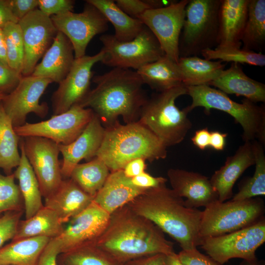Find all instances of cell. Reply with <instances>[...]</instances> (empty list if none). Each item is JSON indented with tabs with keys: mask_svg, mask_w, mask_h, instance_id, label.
I'll list each match as a JSON object with an SVG mask.
<instances>
[{
	"mask_svg": "<svg viewBox=\"0 0 265 265\" xmlns=\"http://www.w3.org/2000/svg\"><path fill=\"white\" fill-rule=\"evenodd\" d=\"M94 245L120 265L157 254L174 252L164 233L127 204L110 215L108 224Z\"/></svg>",
	"mask_w": 265,
	"mask_h": 265,
	"instance_id": "cell-1",
	"label": "cell"
},
{
	"mask_svg": "<svg viewBox=\"0 0 265 265\" xmlns=\"http://www.w3.org/2000/svg\"><path fill=\"white\" fill-rule=\"evenodd\" d=\"M92 80L96 87L79 105L92 109L105 128L118 122L120 116L125 124L138 120L148 98L136 71L113 68Z\"/></svg>",
	"mask_w": 265,
	"mask_h": 265,
	"instance_id": "cell-2",
	"label": "cell"
},
{
	"mask_svg": "<svg viewBox=\"0 0 265 265\" xmlns=\"http://www.w3.org/2000/svg\"><path fill=\"white\" fill-rule=\"evenodd\" d=\"M127 205L171 237L182 250L200 246L202 211L187 207L183 198L166 184L147 189Z\"/></svg>",
	"mask_w": 265,
	"mask_h": 265,
	"instance_id": "cell-3",
	"label": "cell"
},
{
	"mask_svg": "<svg viewBox=\"0 0 265 265\" xmlns=\"http://www.w3.org/2000/svg\"><path fill=\"white\" fill-rule=\"evenodd\" d=\"M166 147L157 136L138 121L105 128L96 157L111 172L122 170L130 160L141 158L153 162L167 156Z\"/></svg>",
	"mask_w": 265,
	"mask_h": 265,
	"instance_id": "cell-4",
	"label": "cell"
},
{
	"mask_svg": "<svg viewBox=\"0 0 265 265\" xmlns=\"http://www.w3.org/2000/svg\"><path fill=\"white\" fill-rule=\"evenodd\" d=\"M186 94V87L182 84L154 94L141 108L138 121L166 147L181 143L192 126L186 108L181 110L175 104L178 98Z\"/></svg>",
	"mask_w": 265,
	"mask_h": 265,
	"instance_id": "cell-5",
	"label": "cell"
},
{
	"mask_svg": "<svg viewBox=\"0 0 265 265\" xmlns=\"http://www.w3.org/2000/svg\"><path fill=\"white\" fill-rule=\"evenodd\" d=\"M187 94L192 99L186 107L189 112L197 107L204 108L208 114L212 109L226 112L232 116L242 129L244 142L257 140L265 143V108L244 98L241 103L231 100L226 94L208 85L186 86Z\"/></svg>",
	"mask_w": 265,
	"mask_h": 265,
	"instance_id": "cell-6",
	"label": "cell"
},
{
	"mask_svg": "<svg viewBox=\"0 0 265 265\" xmlns=\"http://www.w3.org/2000/svg\"><path fill=\"white\" fill-rule=\"evenodd\" d=\"M221 0H189L179 40L180 57L197 56L217 46Z\"/></svg>",
	"mask_w": 265,
	"mask_h": 265,
	"instance_id": "cell-7",
	"label": "cell"
},
{
	"mask_svg": "<svg viewBox=\"0 0 265 265\" xmlns=\"http://www.w3.org/2000/svg\"><path fill=\"white\" fill-rule=\"evenodd\" d=\"M265 206L260 198L243 200H218L202 211L201 239L228 234L251 225L263 217Z\"/></svg>",
	"mask_w": 265,
	"mask_h": 265,
	"instance_id": "cell-8",
	"label": "cell"
},
{
	"mask_svg": "<svg viewBox=\"0 0 265 265\" xmlns=\"http://www.w3.org/2000/svg\"><path fill=\"white\" fill-rule=\"evenodd\" d=\"M100 39L104 52L101 62L113 68H132L136 71L165 55L158 40L145 26L129 41H119L110 34H104Z\"/></svg>",
	"mask_w": 265,
	"mask_h": 265,
	"instance_id": "cell-9",
	"label": "cell"
},
{
	"mask_svg": "<svg viewBox=\"0 0 265 265\" xmlns=\"http://www.w3.org/2000/svg\"><path fill=\"white\" fill-rule=\"evenodd\" d=\"M265 241L263 217L248 227L225 235L201 239L200 246L216 262L223 265L230 259L257 260L256 251Z\"/></svg>",
	"mask_w": 265,
	"mask_h": 265,
	"instance_id": "cell-10",
	"label": "cell"
},
{
	"mask_svg": "<svg viewBox=\"0 0 265 265\" xmlns=\"http://www.w3.org/2000/svg\"><path fill=\"white\" fill-rule=\"evenodd\" d=\"M94 114L92 109L76 105L66 112L53 115L45 121L26 123L15 127L20 137L39 136L50 139L57 144L68 145L84 130Z\"/></svg>",
	"mask_w": 265,
	"mask_h": 265,
	"instance_id": "cell-11",
	"label": "cell"
},
{
	"mask_svg": "<svg viewBox=\"0 0 265 265\" xmlns=\"http://www.w3.org/2000/svg\"><path fill=\"white\" fill-rule=\"evenodd\" d=\"M189 1H174L164 7L149 9L138 18L156 37L165 55L176 63L180 58L179 40Z\"/></svg>",
	"mask_w": 265,
	"mask_h": 265,
	"instance_id": "cell-12",
	"label": "cell"
},
{
	"mask_svg": "<svg viewBox=\"0 0 265 265\" xmlns=\"http://www.w3.org/2000/svg\"><path fill=\"white\" fill-rule=\"evenodd\" d=\"M58 31L70 41L75 58L85 55L86 48L96 35L107 30L108 21L94 5L86 1L82 12L69 11L50 17Z\"/></svg>",
	"mask_w": 265,
	"mask_h": 265,
	"instance_id": "cell-13",
	"label": "cell"
},
{
	"mask_svg": "<svg viewBox=\"0 0 265 265\" xmlns=\"http://www.w3.org/2000/svg\"><path fill=\"white\" fill-rule=\"evenodd\" d=\"M25 155L37 179L42 196L52 194L63 178L58 159V144L39 136L21 137Z\"/></svg>",
	"mask_w": 265,
	"mask_h": 265,
	"instance_id": "cell-14",
	"label": "cell"
},
{
	"mask_svg": "<svg viewBox=\"0 0 265 265\" xmlns=\"http://www.w3.org/2000/svg\"><path fill=\"white\" fill-rule=\"evenodd\" d=\"M104 55L102 49L94 55H85L75 59L69 72L53 94V115L66 112L73 106L80 105L84 99L91 90L90 83L93 77L92 69L96 63L102 61Z\"/></svg>",
	"mask_w": 265,
	"mask_h": 265,
	"instance_id": "cell-15",
	"label": "cell"
},
{
	"mask_svg": "<svg viewBox=\"0 0 265 265\" xmlns=\"http://www.w3.org/2000/svg\"><path fill=\"white\" fill-rule=\"evenodd\" d=\"M48 79L30 75L23 76L16 88L1 101L3 109L10 118L14 128L25 124L27 115L33 113L43 118L49 107L39 100L49 84Z\"/></svg>",
	"mask_w": 265,
	"mask_h": 265,
	"instance_id": "cell-16",
	"label": "cell"
},
{
	"mask_svg": "<svg viewBox=\"0 0 265 265\" xmlns=\"http://www.w3.org/2000/svg\"><path fill=\"white\" fill-rule=\"evenodd\" d=\"M24 44L23 76L31 75L38 61L52 45L58 30L50 17L36 9L20 20Z\"/></svg>",
	"mask_w": 265,
	"mask_h": 265,
	"instance_id": "cell-17",
	"label": "cell"
},
{
	"mask_svg": "<svg viewBox=\"0 0 265 265\" xmlns=\"http://www.w3.org/2000/svg\"><path fill=\"white\" fill-rule=\"evenodd\" d=\"M110 215L93 200L85 209L73 217L61 234L55 238L60 254L94 244L106 229Z\"/></svg>",
	"mask_w": 265,
	"mask_h": 265,
	"instance_id": "cell-18",
	"label": "cell"
},
{
	"mask_svg": "<svg viewBox=\"0 0 265 265\" xmlns=\"http://www.w3.org/2000/svg\"><path fill=\"white\" fill-rule=\"evenodd\" d=\"M105 128L94 113L84 130L73 142L58 144L63 156L61 171L63 179L70 178L71 172L82 159L89 161L96 157L102 144Z\"/></svg>",
	"mask_w": 265,
	"mask_h": 265,
	"instance_id": "cell-19",
	"label": "cell"
},
{
	"mask_svg": "<svg viewBox=\"0 0 265 265\" xmlns=\"http://www.w3.org/2000/svg\"><path fill=\"white\" fill-rule=\"evenodd\" d=\"M167 176L172 189L180 197H185L189 208H205L218 200L217 191L210 179L201 174L181 169L170 168Z\"/></svg>",
	"mask_w": 265,
	"mask_h": 265,
	"instance_id": "cell-20",
	"label": "cell"
},
{
	"mask_svg": "<svg viewBox=\"0 0 265 265\" xmlns=\"http://www.w3.org/2000/svg\"><path fill=\"white\" fill-rule=\"evenodd\" d=\"M254 164L253 145L250 141L244 142L233 155L227 158L224 164L210 179L218 193L219 202L232 198L235 183L247 168Z\"/></svg>",
	"mask_w": 265,
	"mask_h": 265,
	"instance_id": "cell-21",
	"label": "cell"
},
{
	"mask_svg": "<svg viewBox=\"0 0 265 265\" xmlns=\"http://www.w3.org/2000/svg\"><path fill=\"white\" fill-rule=\"evenodd\" d=\"M73 46L67 37L58 31L54 41L36 65L31 75L59 83L69 72L75 60Z\"/></svg>",
	"mask_w": 265,
	"mask_h": 265,
	"instance_id": "cell-22",
	"label": "cell"
},
{
	"mask_svg": "<svg viewBox=\"0 0 265 265\" xmlns=\"http://www.w3.org/2000/svg\"><path fill=\"white\" fill-rule=\"evenodd\" d=\"M250 0H221L217 47L241 48Z\"/></svg>",
	"mask_w": 265,
	"mask_h": 265,
	"instance_id": "cell-23",
	"label": "cell"
},
{
	"mask_svg": "<svg viewBox=\"0 0 265 265\" xmlns=\"http://www.w3.org/2000/svg\"><path fill=\"white\" fill-rule=\"evenodd\" d=\"M93 198L68 178L63 179L57 189L45 198L44 206L53 211L64 224L85 209Z\"/></svg>",
	"mask_w": 265,
	"mask_h": 265,
	"instance_id": "cell-24",
	"label": "cell"
},
{
	"mask_svg": "<svg viewBox=\"0 0 265 265\" xmlns=\"http://www.w3.org/2000/svg\"><path fill=\"white\" fill-rule=\"evenodd\" d=\"M146 189L138 187L127 177L122 170L110 173L93 201L109 214L128 204Z\"/></svg>",
	"mask_w": 265,
	"mask_h": 265,
	"instance_id": "cell-25",
	"label": "cell"
},
{
	"mask_svg": "<svg viewBox=\"0 0 265 265\" xmlns=\"http://www.w3.org/2000/svg\"><path fill=\"white\" fill-rule=\"evenodd\" d=\"M208 85L227 95L244 97L254 103L265 102V84L248 77L238 63H232Z\"/></svg>",
	"mask_w": 265,
	"mask_h": 265,
	"instance_id": "cell-26",
	"label": "cell"
},
{
	"mask_svg": "<svg viewBox=\"0 0 265 265\" xmlns=\"http://www.w3.org/2000/svg\"><path fill=\"white\" fill-rule=\"evenodd\" d=\"M136 71L143 83L157 92L166 91L183 84L178 63L165 55Z\"/></svg>",
	"mask_w": 265,
	"mask_h": 265,
	"instance_id": "cell-27",
	"label": "cell"
},
{
	"mask_svg": "<svg viewBox=\"0 0 265 265\" xmlns=\"http://www.w3.org/2000/svg\"><path fill=\"white\" fill-rule=\"evenodd\" d=\"M63 224L56 213L44 205L32 217L20 221L12 241L36 237L55 238L63 231Z\"/></svg>",
	"mask_w": 265,
	"mask_h": 265,
	"instance_id": "cell-28",
	"label": "cell"
},
{
	"mask_svg": "<svg viewBox=\"0 0 265 265\" xmlns=\"http://www.w3.org/2000/svg\"><path fill=\"white\" fill-rule=\"evenodd\" d=\"M21 160L14 173L19 181V186L24 203L26 219L33 216L44 205L39 185L25 153L21 137L19 142Z\"/></svg>",
	"mask_w": 265,
	"mask_h": 265,
	"instance_id": "cell-29",
	"label": "cell"
},
{
	"mask_svg": "<svg viewBox=\"0 0 265 265\" xmlns=\"http://www.w3.org/2000/svg\"><path fill=\"white\" fill-rule=\"evenodd\" d=\"M178 65L186 86L209 85L224 70L225 64L198 56L180 57Z\"/></svg>",
	"mask_w": 265,
	"mask_h": 265,
	"instance_id": "cell-30",
	"label": "cell"
},
{
	"mask_svg": "<svg viewBox=\"0 0 265 265\" xmlns=\"http://www.w3.org/2000/svg\"><path fill=\"white\" fill-rule=\"evenodd\" d=\"M50 238L36 237L12 241L0 248V265H37Z\"/></svg>",
	"mask_w": 265,
	"mask_h": 265,
	"instance_id": "cell-31",
	"label": "cell"
},
{
	"mask_svg": "<svg viewBox=\"0 0 265 265\" xmlns=\"http://www.w3.org/2000/svg\"><path fill=\"white\" fill-rule=\"evenodd\" d=\"M86 2L96 7L110 22L115 29L114 37L119 41L133 39L141 31L144 25L138 19L133 18L124 12L112 0H87Z\"/></svg>",
	"mask_w": 265,
	"mask_h": 265,
	"instance_id": "cell-32",
	"label": "cell"
},
{
	"mask_svg": "<svg viewBox=\"0 0 265 265\" xmlns=\"http://www.w3.org/2000/svg\"><path fill=\"white\" fill-rule=\"evenodd\" d=\"M242 49L262 53L265 45V0H250L241 39Z\"/></svg>",
	"mask_w": 265,
	"mask_h": 265,
	"instance_id": "cell-33",
	"label": "cell"
},
{
	"mask_svg": "<svg viewBox=\"0 0 265 265\" xmlns=\"http://www.w3.org/2000/svg\"><path fill=\"white\" fill-rule=\"evenodd\" d=\"M15 132L10 118L5 113L0 101V168L9 175L21 160L18 151L20 139Z\"/></svg>",
	"mask_w": 265,
	"mask_h": 265,
	"instance_id": "cell-34",
	"label": "cell"
},
{
	"mask_svg": "<svg viewBox=\"0 0 265 265\" xmlns=\"http://www.w3.org/2000/svg\"><path fill=\"white\" fill-rule=\"evenodd\" d=\"M105 162L98 157L73 169L70 178L93 198L102 187L110 172Z\"/></svg>",
	"mask_w": 265,
	"mask_h": 265,
	"instance_id": "cell-35",
	"label": "cell"
},
{
	"mask_svg": "<svg viewBox=\"0 0 265 265\" xmlns=\"http://www.w3.org/2000/svg\"><path fill=\"white\" fill-rule=\"evenodd\" d=\"M255 169L251 177L243 181L238 192L233 196V200H243L265 195V155L263 144L253 141Z\"/></svg>",
	"mask_w": 265,
	"mask_h": 265,
	"instance_id": "cell-36",
	"label": "cell"
},
{
	"mask_svg": "<svg viewBox=\"0 0 265 265\" xmlns=\"http://www.w3.org/2000/svg\"><path fill=\"white\" fill-rule=\"evenodd\" d=\"M201 55L209 60H219L238 64L263 67L265 65V54L241 48L216 47L202 52Z\"/></svg>",
	"mask_w": 265,
	"mask_h": 265,
	"instance_id": "cell-37",
	"label": "cell"
},
{
	"mask_svg": "<svg viewBox=\"0 0 265 265\" xmlns=\"http://www.w3.org/2000/svg\"><path fill=\"white\" fill-rule=\"evenodd\" d=\"M57 262L59 265H120L94 244L61 253Z\"/></svg>",
	"mask_w": 265,
	"mask_h": 265,
	"instance_id": "cell-38",
	"label": "cell"
},
{
	"mask_svg": "<svg viewBox=\"0 0 265 265\" xmlns=\"http://www.w3.org/2000/svg\"><path fill=\"white\" fill-rule=\"evenodd\" d=\"M2 30L6 44L8 65L21 74L25 51L21 27L18 23H9L2 28Z\"/></svg>",
	"mask_w": 265,
	"mask_h": 265,
	"instance_id": "cell-39",
	"label": "cell"
},
{
	"mask_svg": "<svg viewBox=\"0 0 265 265\" xmlns=\"http://www.w3.org/2000/svg\"><path fill=\"white\" fill-rule=\"evenodd\" d=\"M14 173H0V214L9 211H24V203Z\"/></svg>",
	"mask_w": 265,
	"mask_h": 265,
	"instance_id": "cell-40",
	"label": "cell"
},
{
	"mask_svg": "<svg viewBox=\"0 0 265 265\" xmlns=\"http://www.w3.org/2000/svg\"><path fill=\"white\" fill-rule=\"evenodd\" d=\"M23 211H9L0 216V248L15 236Z\"/></svg>",
	"mask_w": 265,
	"mask_h": 265,
	"instance_id": "cell-41",
	"label": "cell"
},
{
	"mask_svg": "<svg viewBox=\"0 0 265 265\" xmlns=\"http://www.w3.org/2000/svg\"><path fill=\"white\" fill-rule=\"evenodd\" d=\"M75 1L73 0H38L39 9L51 17L64 13L73 12Z\"/></svg>",
	"mask_w": 265,
	"mask_h": 265,
	"instance_id": "cell-42",
	"label": "cell"
},
{
	"mask_svg": "<svg viewBox=\"0 0 265 265\" xmlns=\"http://www.w3.org/2000/svg\"><path fill=\"white\" fill-rule=\"evenodd\" d=\"M23 76L9 66L0 63V92L8 94L17 86Z\"/></svg>",
	"mask_w": 265,
	"mask_h": 265,
	"instance_id": "cell-43",
	"label": "cell"
},
{
	"mask_svg": "<svg viewBox=\"0 0 265 265\" xmlns=\"http://www.w3.org/2000/svg\"><path fill=\"white\" fill-rule=\"evenodd\" d=\"M180 261L186 265H221L208 255H205L197 248L182 250L177 254Z\"/></svg>",
	"mask_w": 265,
	"mask_h": 265,
	"instance_id": "cell-44",
	"label": "cell"
},
{
	"mask_svg": "<svg viewBox=\"0 0 265 265\" xmlns=\"http://www.w3.org/2000/svg\"><path fill=\"white\" fill-rule=\"evenodd\" d=\"M116 5L129 16L138 19L146 10L151 9L147 0H117Z\"/></svg>",
	"mask_w": 265,
	"mask_h": 265,
	"instance_id": "cell-45",
	"label": "cell"
},
{
	"mask_svg": "<svg viewBox=\"0 0 265 265\" xmlns=\"http://www.w3.org/2000/svg\"><path fill=\"white\" fill-rule=\"evenodd\" d=\"M60 254L57 240L55 238H51L42 250L37 265H59L57 257Z\"/></svg>",
	"mask_w": 265,
	"mask_h": 265,
	"instance_id": "cell-46",
	"label": "cell"
},
{
	"mask_svg": "<svg viewBox=\"0 0 265 265\" xmlns=\"http://www.w3.org/2000/svg\"><path fill=\"white\" fill-rule=\"evenodd\" d=\"M131 181L134 186L147 189L165 184L167 179L162 177H154L145 171L131 178Z\"/></svg>",
	"mask_w": 265,
	"mask_h": 265,
	"instance_id": "cell-47",
	"label": "cell"
},
{
	"mask_svg": "<svg viewBox=\"0 0 265 265\" xmlns=\"http://www.w3.org/2000/svg\"><path fill=\"white\" fill-rule=\"evenodd\" d=\"M12 12L19 21L38 7V0H10Z\"/></svg>",
	"mask_w": 265,
	"mask_h": 265,
	"instance_id": "cell-48",
	"label": "cell"
},
{
	"mask_svg": "<svg viewBox=\"0 0 265 265\" xmlns=\"http://www.w3.org/2000/svg\"><path fill=\"white\" fill-rule=\"evenodd\" d=\"M146 167V160L141 158H137L129 161L122 170L127 177L132 178L145 172Z\"/></svg>",
	"mask_w": 265,
	"mask_h": 265,
	"instance_id": "cell-49",
	"label": "cell"
},
{
	"mask_svg": "<svg viewBox=\"0 0 265 265\" xmlns=\"http://www.w3.org/2000/svg\"><path fill=\"white\" fill-rule=\"evenodd\" d=\"M12 12L10 0H0V28L9 23H18Z\"/></svg>",
	"mask_w": 265,
	"mask_h": 265,
	"instance_id": "cell-50",
	"label": "cell"
},
{
	"mask_svg": "<svg viewBox=\"0 0 265 265\" xmlns=\"http://www.w3.org/2000/svg\"><path fill=\"white\" fill-rule=\"evenodd\" d=\"M165 255L157 254L129 261L123 265H164Z\"/></svg>",
	"mask_w": 265,
	"mask_h": 265,
	"instance_id": "cell-51",
	"label": "cell"
},
{
	"mask_svg": "<svg viewBox=\"0 0 265 265\" xmlns=\"http://www.w3.org/2000/svg\"><path fill=\"white\" fill-rule=\"evenodd\" d=\"M210 133L208 128L198 130L191 137V141L198 148L204 150L209 147Z\"/></svg>",
	"mask_w": 265,
	"mask_h": 265,
	"instance_id": "cell-52",
	"label": "cell"
},
{
	"mask_svg": "<svg viewBox=\"0 0 265 265\" xmlns=\"http://www.w3.org/2000/svg\"><path fill=\"white\" fill-rule=\"evenodd\" d=\"M227 133L218 131H212L210 133L209 147L216 151H222L226 145Z\"/></svg>",
	"mask_w": 265,
	"mask_h": 265,
	"instance_id": "cell-53",
	"label": "cell"
},
{
	"mask_svg": "<svg viewBox=\"0 0 265 265\" xmlns=\"http://www.w3.org/2000/svg\"><path fill=\"white\" fill-rule=\"evenodd\" d=\"M0 63L8 65L5 41L2 29L0 28Z\"/></svg>",
	"mask_w": 265,
	"mask_h": 265,
	"instance_id": "cell-54",
	"label": "cell"
},
{
	"mask_svg": "<svg viewBox=\"0 0 265 265\" xmlns=\"http://www.w3.org/2000/svg\"><path fill=\"white\" fill-rule=\"evenodd\" d=\"M164 265H186L179 260L177 254L175 252L168 255H165Z\"/></svg>",
	"mask_w": 265,
	"mask_h": 265,
	"instance_id": "cell-55",
	"label": "cell"
},
{
	"mask_svg": "<svg viewBox=\"0 0 265 265\" xmlns=\"http://www.w3.org/2000/svg\"><path fill=\"white\" fill-rule=\"evenodd\" d=\"M239 265H265V264L262 261L258 262L257 260L253 261L243 260Z\"/></svg>",
	"mask_w": 265,
	"mask_h": 265,
	"instance_id": "cell-56",
	"label": "cell"
},
{
	"mask_svg": "<svg viewBox=\"0 0 265 265\" xmlns=\"http://www.w3.org/2000/svg\"><path fill=\"white\" fill-rule=\"evenodd\" d=\"M6 94L0 92V101H1Z\"/></svg>",
	"mask_w": 265,
	"mask_h": 265,
	"instance_id": "cell-57",
	"label": "cell"
},
{
	"mask_svg": "<svg viewBox=\"0 0 265 265\" xmlns=\"http://www.w3.org/2000/svg\"></svg>",
	"mask_w": 265,
	"mask_h": 265,
	"instance_id": "cell-58",
	"label": "cell"
}]
</instances>
